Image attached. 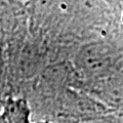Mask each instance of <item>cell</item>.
<instances>
[{
	"mask_svg": "<svg viewBox=\"0 0 123 123\" xmlns=\"http://www.w3.org/2000/svg\"><path fill=\"white\" fill-rule=\"evenodd\" d=\"M111 51L104 44H89L79 53L78 62L84 72L99 74L111 64Z\"/></svg>",
	"mask_w": 123,
	"mask_h": 123,
	"instance_id": "cell-1",
	"label": "cell"
},
{
	"mask_svg": "<svg viewBox=\"0 0 123 123\" xmlns=\"http://www.w3.org/2000/svg\"><path fill=\"white\" fill-rule=\"evenodd\" d=\"M82 123H99L98 120H93V121H87V122H82Z\"/></svg>",
	"mask_w": 123,
	"mask_h": 123,
	"instance_id": "cell-4",
	"label": "cell"
},
{
	"mask_svg": "<svg viewBox=\"0 0 123 123\" xmlns=\"http://www.w3.org/2000/svg\"><path fill=\"white\" fill-rule=\"evenodd\" d=\"M32 123H55L51 121H37V122H32Z\"/></svg>",
	"mask_w": 123,
	"mask_h": 123,
	"instance_id": "cell-3",
	"label": "cell"
},
{
	"mask_svg": "<svg viewBox=\"0 0 123 123\" xmlns=\"http://www.w3.org/2000/svg\"><path fill=\"white\" fill-rule=\"evenodd\" d=\"M0 123H32L29 103L22 98H8L0 110Z\"/></svg>",
	"mask_w": 123,
	"mask_h": 123,
	"instance_id": "cell-2",
	"label": "cell"
}]
</instances>
